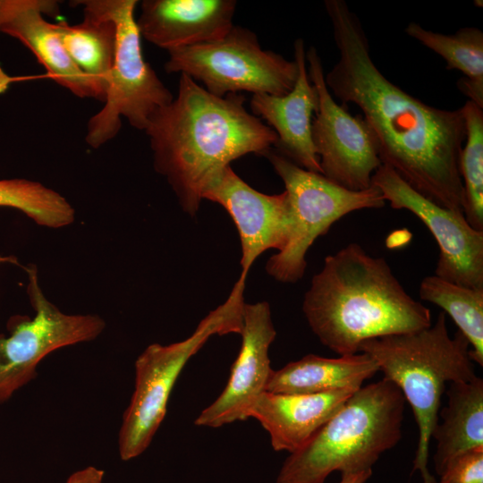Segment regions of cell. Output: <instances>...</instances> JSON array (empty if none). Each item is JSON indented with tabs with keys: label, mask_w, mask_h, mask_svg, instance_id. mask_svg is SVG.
I'll return each mask as SVG.
<instances>
[{
	"label": "cell",
	"mask_w": 483,
	"mask_h": 483,
	"mask_svg": "<svg viewBox=\"0 0 483 483\" xmlns=\"http://www.w3.org/2000/svg\"><path fill=\"white\" fill-rule=\"evenodd\" d=\"M339 59L325 75L329 91L355 104L375 131L382 164L428 200L463 214L462 107L427 105L391 82L370 56L362 24L344 0H325Z\"/></svg>",
	"instance_id": "obj_1"
},
{
	"label": "cell",
	"mask_w": 483,
	"mask_h": 483,
	"mask_svg": "<svg viewBox=\"0 0 483 483\" xmlns=\"http://www.w3.org/2000/svg\"><path fill=\"white\" fill-rule=\"evenodd\" d=\"M245 101L240 94L216 97L182 73L177 96L144 130L155 170L191 216L208 184L232 161L250 153L264 156L277 140L272 128L247 111Z\"/></svg>",
	"instance_id": "obj_2"
},
{
	"label": "cell",
	"mask_w": 483,
	"mask_h": 483,
	"mask_svg": "<svg viewBox=\"0 0 483 483\" xmlns=\"http://www.w3.org/2000/svg\"><path fill=\"white\" fill-rule=\"evenodd\" d=\"M302 310L320 343L340 356L364 341L428 327L429 309L409 295L383 258L352 242L328 255Z\"/></svg>",
	"instance_id": "obj_3"
},
{
	"label": "cell",
	"mask_w": 483,
	"mask_h": 483,
	"mask_svg": "<svg viewBox=\"0 0 483 483\" xmlns=\"http://www.w3.org/2000/svg\"><path fill=\"white\" fill-rule=\"evenodd\" d=\"M402 393L390 380L360 386L298 450L289 454L275 483H325L334 471L371 470L402 438Z\"/></svg>",
	"instance_id": "obj_4"
},
{
	"label": "cell",
	"mask_w": 483,
	"mask_h": 483,
	"mask_svg": "<svg viewBox=\"0 0 483 483\" xmlns=\"http://www.w3.org/2000/svg\"><path fill=\"white\" fill-rule=\"evenodd\" d=\"M470 349L459 330L453 337L449 335L444 311L428 327L369 339L359 347V352L373 358L384 377L398 386L411 407L419 428L412 471H420L423 483H436L428 469V451L446 386L477 376Z\"/></svg>",
	"instance_id": "obj_5"
},
{
	"label": "cell",
	"mask_w": 483,
	"mask_h": 483,
	"mask_svg": "<svg viewBox=\"0 0 483 483\" xmlns=\"http://www.w3.org/2000/svg\"><path fill=\"white\" fill-rule=\"evenodd\" d=\"M244 287L236 282L227 300L210 311L188 338L168 345L152 343L137 358L134 391L118 433L121 460L134 459L149 446L188 360L212 335L241 334Z\"/></svg>",
	"instance_id": "obj_6"
},
{
	"label": "cell",
	"mask_w": 483,
	"mask_h": 483,
	"mask_svg": "<svg viewBox=\"0 0 483 483\" xmlns=\"http://www.w3.org/2000/svg\"><path fill=\"white\" fill-rule=\"evenodd\" d=\"M115 25L116 42L103 107L87 123L86 143L98 148L116 137L122 118L144 131L150 117L174 95L143 57L135 18L137 0H89Z\"/></svg>",
	"instance_id": "obj_7"
},
{
	"label": "cell",
	"mask_w": 483,
	"mask_h": 483,
	"mask_svg": "<svg viewBox=\"0 0 483 483\" xmlns=\"http://www.w3.org/2000/svg\"><path fill=\"white\" fill-rule=\"evenodd\" d=\"M264 156L284 182L292 222L285 247L267 260L266 269L280 282L295 283L303 276L306 253L318 236L343 216L382 208L386 200L373 184L364 191H349L319 173L299 166L274 148Z\"/></svg>",
	"instance_id": "obj_8"
},
{
	"label": "cell",
	"mask_w": 483,
	"mask_h": 483,
	"mask_svg": "<svg viewBox=\"0 0 483 483\" xmlns=\"http://www.w3.org/2000/svg\"><path fill=\"white\" fill-rule=\"evenodd\" d=\"M167 52L166 72L186 74L220 97L241 91L284 96L299 75L294 59L263 49L256 33L234 24L220 39Z\"/></svg>",
	"instance_id": "obj_9"
},
{
	"label": "cell",
	"mask_w": 483,
	"mask_h": 483,
	"mask_svg": "<svg viewBox=\"0 0 483 483\" xmlns=\"http://www.w3.org/2000/svg\"><path fill=\"white\" fill-rule=\"evenodd\" d=\"M20 266L28 275L27 293L35 315L12 317L9 335L0 334V404L36 377L38 365L49 353L95 340L106 328L97 315L61 311L44 295L36 266Z\"/></svg>",
	"instance_id": "obj_10"
},
{
	"label": "cell",
	"mask_w": 483,
	"mask_h": 483,
	"mask_svg": "<svg viewBox=\"0 0 483 483\" xmlns=\"http://www.w3.org/2000/svg\"><path fill=\"white\" fill-rule=\"evenodd\" d=\"M306 63L319 100L311 123V139L321 174L349 191L367 190L382 165L378 139L362 115L352 116L335 101L325 82L322 60L313 46L306 51Z\"/></svg>",
	"instance_id": "obj_11"
},
{
	"label": "cell",
	"mask_w": 483,
	"mask_h": 483,
	"mask_svg": "<svg viewBox=\"0 0 483 483\" xmlns=\"http://www.w3.org/2000/svg\"><path fill=\"white\" fill-rule=\"evenodd\" d=\"M371 182L395 209H407L428 228L439 248L435 275L450 283L483 290V232L472 228L464 215L428 200L382 164Z\"/></svg>",
	"instance_id": "obj_12"
},
{
	"label": "cell",
	"mask_w": 483,
	"mask_h": 483,
	"mask_svg": "<svg viewBox=\"0 0 483 483\" xmlns=\"http://www.w3.org/2000/svg\"><path fill=\"white\" fill-rule=\"evenodd\" d=\"M202 199L221 205L233 218L241 240L242 276H247L262 252L285 247L292 225L285 191L261 193L227 165L206 188Z\"/></svg>",
	"instance_id": "obj_13"
},
{
	"label": "cell",
	"mask_w": 483,
	"mask_h": 483,
	"mask_svg": "<svg viewBox=\"0 0 483 483\" xmlns=\"http://www.w3.org/2000/svg\"><path fill=\"white\" fill-rule=\"evenodd\" d=\"M240 335L241 349L226 386L196 418L197 426L215 428L247 419L249 409L266 391L273 370L268 351L276 335L267 301L244 304Z\"/></svg>",
	"instance_id": "obj_14"
},
{
	"label": "cell",
	"mask_w": 483,
	"mask_h": 483,
	"mask_svg": "<svg viewBox=\"0 0 483 483\" xmlns=\"http://www.w3.org/2000/svg\"><path fill=\"white\" fill-rule=\"evenodd\" d=\"M293 50L299 75L292 89L284 96L254 94L250 108L276 133V151L299 166L321 174L311 139V118L318 110V94L308 74L302 38L295 40Z\"/></svg>",
	"instance_id": "obj_15"
},
{
	"label": "cell",
	"mask_w": 483,
	"mask_h": 483,
	"mask_svg": "<svg viewBox=\"0 0 483 483\" xmlns=\"http://www.w3.org/2000/svg\"><path fill=\"white\" fill-rule=\"evenodd\" d=\"M235 0H144L136 20L149 43L167 51L220 39L233 26Z\"/></svg>",
	"instance_id": "obj_16"
},
{
	"label": "cell",
	"mask_w": 483,
	"mask_h": 483,
	"mask_svg": "<svg viewBox=\"0 0 483 483\" xmlns=\"http://www.w3.org/2000/svg\"><path fill=\"white\" fill-rule=\"evenodd\" d=\"M55 0H0V34L22 43L57 84L80 98H94L89 81L67 55L55 23L45 15H59Z\"/></svg>",
	"instance_id": "obj_17"
},
{
	"label": "cell",
	"mask_w": 483,
	"mask_h": 483,
	"mask_svg": "<svg viewBox=\"0 0 483 483\" xmlns=\"http://www.w3.org/2000/svg\"><path fill=\"white\" fill-rule=\"evenodd\" d=\"M359 388L346 386L311 394L265 391L250 406L247 418L260 423L268 433L275 452L292 453L301 448Z\"/></svg>",
	"instance_id": "obj_18"
},
{
	"label": "cell",
	"mask_w": 483,
	"mask_h": 483,
	"mask_svg": "<svg viewBox=\"0 0 483 483\" xmlns=\"http://www.w3.org/2000/svg\"><path fill=\"white\" fill-rule=\"evenodd\" d=\"M72 4L82 7L83 20L77 24L62 20L55 26L70 59L89 81L94 99L104 102L114 59L115 25L89 0Z\"/></svg>",
	"instance_id": "obj_19"
},
{
	"label": "cell",
	"mask_w": 483,
	"mask_h": 483,
	"mask_svg": "<svg viewBox=\"0 0 483 483\" xmlns=\"http://www.w3.org/2000/svg\"><path fill=\"white\" fill-rule=\"evenodd\" d=\"M447 404L432 432L436 441L434 468L442 475L462 454L483 447V379L448 383Z\"/></svg>",
	"instance_id": "obj_20"
},
{
	"label": "cell",
	"mask_w": 483,
	"mask_h": 483,
	"mask_svg": "<svg viewBox=\"0 0 483 483\" xmlns=\"http://www.w3.org/2000/svg\"><path fill=\"white\" fill-rule=\"evenodd\" d=\"M378 370L376 361L365 352L338 358L308 354L272 370L266 391L276 394H311L346 386L360 387Z\"/></svg>",
	"instance_id": "obj_21"
},
{
	"label": "cell",
	"mask_w": 483,
	"mask_h": 483,
	"mask_svg": "<svg viewBox=\"0 0 483 483\" xmlns=\"http://www.w3.org/2000/svg\"><path fill=\"white\" fill-rule=\"evenodd\" d=\"M405 33L446 61L447 70L461 71L465 76L457 81L458 89L470 101L483 108V32L476 27H463L445 35L410 22Z\"/></svg>",
	"instance_id": "obj_22"
},
{
	"label": "cell",
	"mask_w": 483,
	"mask_h": 483,
	"mask_svg": "<svg viewBox=\"0 0 483 483\" xmlns=\"http://www.w3.org/2000/svg\"><path fill=\"white\" fill-rule=\"evenodd\" d=\"M421 300L448 313L470 343V360L483 366V290L458 285L436 275L420 283Z\"/></svg>",
	"instance_id": "obj_23"
},
{
	"label": "cell",
	"mask_w": 483,
	"mask_h": 483,
	"mask_svg": "<svg viewBox=\"0 0 483 483\" xmlns=\"http://www.w3.org/2000/svg\"><path fill=\"white\" fill-rule=\"evenodd\" d=\"M0 207L19 209L38 225L48 228H62L75 219L74 208L60 193L22 178L0 180Z\"/></svg>",
	"instance_id": "obj_24"
},
{
	"label": "cell",
	"mask_w": 483,
	"mask_h": 483,
	"mask_svg": "<svg viewBox=\"0 0 483 483\" xmlns=\"http://www.w3.org/2000/svg\"><path fill=\"white\" fill-rule=\"evenodd\" d=\"M462 109L466 128L459 164L463 215L472 228L483 232V108L468 100Z\"/></svg>",
	"instance_id": "obj_25"
},
{
	"label": "cell",
	"mask_w": 483,
	"mask_h": 483,
	"mask_svg": "<svg viewBox=\"0 0 483 483\" xmlns=\"http://www.w3.org/2000/svg\"><path fill=\"white\" fill-rule=\"evenodd\" d=\"M439 483H483V447L456 458L440 475Z\"/></svg>",
	"instance_id": "obj_26"
},
{
	"label": "cell",
	"mask_w": 483,
	"mask_h": 483,
	"mask_svg": "<svg viewBox=\"0 0 483 483\" xmlns=\"http://www.w3.org/2000/svg\"><path fill=\"white\" fill-rule=\"evenodd\" d=\"M105 471L94 466H88L70 475L66 483H103Z\"/></svg>",
	"instance_id": "obj_27"
},
{
	"label": "cell",
	"mask_w": 483,
	"mask_h": 483,
	"mask_svg": "<svg viewBox=\"0 0 483 483\" xmlns=\"http://www.w3.org/2000/svg\"><path fill=\"white\" fill-rule=\"evenodd\" d=\"M371 475L372 470L356 473H342L339 483H365Z\"/></svg>",
	"instance_id": "obj_28"
}]
</instances>
